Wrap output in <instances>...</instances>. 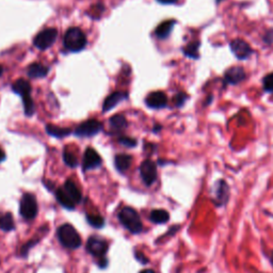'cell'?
I'll return each instance as SVG.
<instances>
[{
  "instance_id": "obj_37",
  "label": "cell",
  "mask_w": 273,
  "mask_h": 273,
  "mask_svg": "<svg viewBox=\"0 0 273 273\" xmlns=\"http://www.w3.org/2000/svg\"><path fill=\"white\" fill-rule=\"evenodd\" d=\"M215 2H216V5H217V6H219L221 3L225 2V0H215Z\"/></svg>"
},
{
  "instance_id": "obj_23",
  "label": "cell",
  "mask_w": 273,
  "mask_h": 273,
  "mask_svg": "<svg viewBox=\"0 0 273 273\" xmlns=\"http://www.w3.org/2000/svg\"><path fill=\"white\" fill-rule=\"evenodd\" d=\"M14 228H15L14 220L10 212H7V214L0 216V229L5 231H10L13 230Z\"/></svg>"
},
{
  "instance_id": "obj_16",
  "label": "cell",
  "mask_w": 273,
  "mask_h": 273,
  "mask_svg": "<svg viewBox=\"0 0 273 273\" xmlns=\"http://www.w3.org/2000/svg\"><path fill=\"white\" fill-rule=\"evenodd\" d=\"M200 49H201V41L200 40H193V41L189 42L186 46H184L183 49H181V52H183L185 57L191 60H199L201 58Z\"/></svg>"
},
{
  "instance_id": "obj_27",
  "label": "cell",
  "mask_w": 273,
  "mask_h": 273,
  "mask_svg": "<svg viewBox=\"0 0 273 273\" xmlns=\"http://www.w3.org/2000/svg\"><path fill=\"white\" fill-rule=\"evenodd\" d=\"M63 160H64V163L70 168H75L78 165V160L75 154H73L72 151H69L67 149L63 151Z\"/></svg>"
},
{
  "instance_id": "obj_25",
  "label": "cell",
  "mask_w": 273,
  "mask_h": 273,
  "mask_svg": "<svg viewBox=\"0 0 273 273\" xmlns=\"http://www.w3.org/2000/svg\"><path fill=\"white\" fill-rule=\"evenodd\" d=\"M261 87H262V91H264L265 93H268V94L273 93V72L262 77Z\"/></svg>"
},
{
  "instance_id": "obj_8",
  "label": "cell",
  "mask_w": 273,
  "mask_h": 273,
  "mask_svg": "<svg viewBox=\"0 0 273 273\" xmlns=\"http://www.w3.org/2000/svg\"><path fill=\"white\" fill-rule=\"evenodd\" d=\"M19 214L26 220H33L37 215L36 199L31 193H25L21 200Z\"/></svg>"
},
{
  "instance_id": "obj_30",
  "label": "cell",
  "mask_w": 273,
  "mask_h": 273,
  "mask_svg": "<svg viewBox=\"0 0 273 273\" xmlns=\"http://www.w3.org/2000/svg\"><path fill=\"white\" fill-rule=\"evenodd\" d=\"M120 143L123 144L127 147H133V146H136L137 145V141L133 138H129V137H121L119 139Z\"/></svg>"
},
{
  "instance_id": "obj_5",
  "label": "cell",
  "mask_w": 273,
  "mask_h": 273,
  "mask_svg": "<svg viewBox=\"0 0 273 273\" xmlns=\"http://www.w3.org/2000/svg\"><path fill=\"white\" fill-rule=\"evenodd\" d=\"M58 239L64 248L76 250L82 246V238H80L77 230L69 224L61 225L57 231Z\"/></svg>"
},
{
  "instance_id": "obj_33",
  "label": "cell",
  "mask_w": 273,
  "mask_h": 273,
  "mask_svg": "<svg viewBox=\"0 0 273 273\" xmlns=\"http://www.w3.org/2000/svg\"><path fill=\"white\" fill-rule=\"evenodd\" d=\"M157 2L161 5H174L177 4L179 0H157Z\"/></svg>"
},
{
  "instance_id": "obj_39",
  "label": "cell",
  "mask_w": 273,
  "mask_h": 273,
  "mask_svg": "<svg viewBox=\"0 0 273 273\" xmlns=\"http://www.w3.org/2000/svg\"><path fill=\"white\" fill-rule=\"evenodd\" d=\"M3 73H4V68L2 66H0V76L3 75Z\"/></svg>"
},
{
  "instance_id": "obj_20",
  "label": "cell",
  "mask_w": 273,
  "mask_h": 273,
  "mask_svg": "<svg viewBox=\"0 0 273 273\" xmlns=\"http://www.w3.org/2000/svg\"><path fill=\"white\" fill-rule=\"evenodd\" d=\"M48 67L41 63H33L28 67V76L31 78H43L48 74Z\"/></svg>"
},
{
  "instance_id": "obj_15",
  "label": "cell",
  "mask_w": 273,
  "mask_h": 273,
  "mask_svg": "<svg viewBox=\"0 0 273 273\" xmlns=\"http://www.w3.org/2000/svg\"><path fill=\"white\" fill-rule=\"evenodd\" d=\"M102 165V158L98 155L97 151L92 147H88L85 151L84 156V170H92L98 168Z\"/></svg>"
},
{
  "instance_id": "obj_12",
  "label": "cell",
  "mask_w": 273,
  "mask_h": 273,
  "mask_svg": "<svg viewBox=\"0 0 273 273\" xmlns=\"http://www.w3.org/2000/svg\"><path fill=\"white\" fill-rule=\"evenodd\" d=\"M140 174L142 177L143 183L149 187L157 180V166L149 159L144 160L140 166Z\"/></svg>"
},
{
  "instance_id": "obj_26",
  "label": "cell",
  "mask_w": 273,
  "mask_h": 273,
  "mask_svg": "<svg viewBox=\"0 0 273 273\" xmlns=\"http://www.w3.org/2000/svg\"><path fill=\"white\" fill-rule=\"evenodd\" d=\"M87 221L90 225H92L95 228H100L105 225V220L99 215H87Z\"/></svg>"
},
{
  "instance_id": "obj_14",
  "label": "cell",
  "mask_w": 273,
  "mask_h": 273,
  "mask_svg": "<svg viewBox=\"0 0 273 273\" xmlns=\"http://www.w3.org/2000/svg\"><path fill=\"white\" fill-rule=\"evenodd\" d=\"M145 104L151 109H164L168 105V96L163 91H155L146 96Z\"/></svg>"
},
{
  "instance_id": "obj_24",
  "label": "cell",
  "mask_w": 273,
  "mask_h": 273,
  "mask_svg": "<svg viewBox=\"0 0 273 273\" xmlns=\"http://www.w3.org/2000/svg\"><path fill=\"white\" fill-rule=\"evenodd\" d=\"M110 126L113 130H123L127 127V120L122 114H116L110 119Z\"/></svg>"
},
{
  "instance_id": "obj_2",
  "label": "cell",
  "mask_w": 273,
  "mask_h": 273,
  "mask_svg": "<svg viewBox=\"0 0 273 273\" xmlns=\"http://www.w3.org/2000/svg\"><path fill=\"white\" fill-rule=\"evenodd\" d=\"M230 198V188L225 179H217L210 188L211 203L217 208L227 205Z\"/></svg>"
},
{
  "instance_id": "obj_19",
  "label": "cell",
  "mask_w": 273,
  "mask_h": 273,
  "mask_svg": "<svg viewBox=\"0 0 273 273\" xmlns=\"http://www.w3.org/2000/svg\"><path fill=\"white\" fill-rule=\"evenodd\" d=\"M149 219L155 224H165L170 220V214L165 209H154L150 212Z\"/></svg>"
},
{
  "instance_id": "obj_36",
  "label": "cell",
  "mask_w": 273,
  "mask_h": 273,
  "mask_svg": "<svg viewBox=\"0 0 273 273\" xmlns=\"http://www.w3.org/2000/svg\"><path fill=\"white\" fill-rule=\"evenodd\" d=\"M140 273H155L154 270H151V269H145V270H142Z\"/></svg>"
},
{
  "instance_id": "obj_4",
  "label": "cell",
  "mask_w": 273,
  "mask_h": 273,
  "mask_svg": "<svg viewBox=\"0 0 273 273\" xmlns=\"http://www.w3.org/2000/svg\"><path fill=\"white\" fill-rule=\"evenodd\" d=\"M64 47L69 52H80L87 45V36L82 29L77 27L69 28L64 34Z\"/></svg>"
},
{
  "instance_id": "obj_7",
  "label": "cell",
  "mask_w": 273,
  "mask_h": 273,
  "mask_svg": "<svg viewBox=\"0 0 273 273\" xmlns=\"http://www.w3.org/2000/svg\"><path fill=\"white\" fill-rule=\"evenodd\" d=\"M230 53L232 54L238 61H247L252 55L255 53V50L252 48V46L246 41V40L241 37H236L231 40L228 44Z\"/></svg>"
},
{
  "instance_id": "obj_34",
  "label": "cell",
  "mask_w": 273,
  "mask_h": 273,
  "mask_svg": "<svg viewBox=\"0 0 273 273\" xmlns=\"http://www.w3.org/2000/svg\"><path fill=\"white\" fill-rule=\"evenodd\" d=\"M212 102H214V95H212V94H208V95L206 96V102L204 103V106L207 107V106H209Z\"/></svg>"
},
{
  "instance_id": "obj_18",
  "label": "cell",
  "mask_w": 273,
  "mask_h": 273,
  "mask_svg": "<svg viewBox=\"0 0 273 273\" xmlns=\"http://www.w3.org/2000/svg\"><path fill=\"white\" fill-rule=\"evenodd\" d=\"M126 94L124 92H114L112 94H110L103 104V110L105 111H109L111 109H113L118 104H120L122 100H124L126 98Z\"/></svg>"
},
{
  "instance_id": "obj_29",
  "label": "cell",
  "mask_w": 273,
  "mask_h": 273,
  "mask_svg": "<svg viewBox=\"0 0 273 273\" xmlns=\"http://www.w3.org/2000/svg\"><path fill=\"white\" fill-rule=\"evenodd\" d=\"M262 42H264L267 46H270L273 44V29L272 28L266 30L264 35H262Z\"/></svg>"
},
{
  "instance_id": "obj_32",
  "label": "cell",
  "mask_w": 273,
  "mask_h": 273,
  "mask_svg": "<svg viewBox=\"0 0 273 273\" xmlns=\"http://www.w3.org/2000/svg\"><path fill=\"white\" fill-rule=\"evenodd\" d=\"M135 256H136V258L141 262V264H147V262H148V259L145 257V255L143 254V253L142 252H138V251H136L135 252Z\"/></svg>"
},
{
  "instance_id": "obj_3",
  "label": "cell",
  "mask_w": 273,
  "mask_h": 273,
  "mask_svg": "<svg viewBox=\"0 0 273 273\" xmlns=\"http://www.w3.org/2000/svg\"><path fill=\"white\" fill-rule=\"evenodd\" d=\"M119 220L125 228H127L131 234H139L142 231L143 225L141 222L138 212L131 207H124L119 214Z\"/></svg>"
},
{
  "instance_id": "obj_13",
  "label": "cell",
  "mask_w": 273,
  "mask_h": 273,
  "mask_svg": "<svg viewBox=\"0 0 273 273\" xmlns=\"http://www.w3.org/2000/svg\"><path fill=\"white\" fill-rule=\"evenodd\" d=\"M103 125L97 120H88L86 122L80 124L76 130L75 134L78 137H92L98 134L102 130Z\"/></svg>"
},
{
  "instance_id": "obj_11",
  "label": "cell",
  "mask_w": 273,
  "mask_h": 273,
  "mask_svg": "<svg viewBox=\"0 0 273 273\" xmlns=\"http://www.w3.org/2000/svg\"><path fill=\"white\" fill-rule=\"evenodd\" d=\"M58 31L55 28H47L36 34L33 40V44L37 49L45 50L52 46L57 40Z\"/></svg>"
},
{
  "instance_id": "obj_1",
  "label": "cell",
  "mask_w": 273,
  "mask_h": 273,
  "mask_svg": "<svg viewBox=\"0 0 273 273\" xmlns=\"http://www.w3.org/2000/svg\"><path fill=\"white\" fill-rule=\"evenodd\" d=\"M58 202L66 209H74L83 199L82 192L73 180H67L61 188L56 191Z\"/></svg>"
},
{
  "instance_id": "obj_22",
  "label": "cell",
  "mask_w": 273,
  "mask_h": 273,
  "mask_svg": "<svg viewBox=\"0 0 273 273\" xmlns=\"http://www.w3.org/2000/svg\"><path fill=\"white\" fill-rule=\"evenodd\" d=\"M46 131L47 134L53 136V137H57V138H63L66 137L68 135H70L72 133V130L69 128H63V127H58L55 125H47L46 126Z\"/></svg>"
},
{
  "instance_id": "obj_31",
  "label": "cell",
  "mask_w": 273,
  "mask_h": 273,
  "mask_svg": "<svg viewBox=\"0 0 273 273\" xmlns=\"http://www.w3.org/2000/svg\"><path fill=\"white\" fill-rule=\"evenodd\" d=\"M36 242H37V240H33V241H29V242H27V244L22 248V255L24 256V257H26L27 256V253H28V251H29V249H31V247L32 246H34L35 244H36Z\"/></svg>"
},
{
  "instance_id": "obj_6",
  "label": "cell",
  "mask_w": 273,
  "mask_h": 273,
  "mask_svg": "<svg viewBox=\"0 0 273 273\" xmlns=\"http://www.w3.org/2000/svg\"><path fill=\"white\" fill-rule=\"evenodd\" d=\"M12 90L23 98L25 107V113L28 116H31L34 112V104L31 98V86L25 79H18L12 86Z\"/></svg>"
},
{
  "instance_id": "obj_10",
  "label": "cell",
  "mask_w": 273,
  "mask_h": 273,
  "mask_svg": "<svg viewBox=\"0 0 273 273\" xmlns=\"http://www.w3.org/2000/svg\"><path fill=\"white\" fill-rule=\"evenodd\" d=\"M87 251L99 260L104 259L108 251V242L100 237L91 236L87 242Z\"/></svg>"
},
{
  "instance_id": "obj_28",
  "label": "cell",
  "mask_w": 273,
  "mask_h": 273,
  "mask_svg": "<svg viewBox=\"0 0 273 273\" xmlns=\"http://www.w3.org/2000/svg\"><path fill=\"white\" fill-rule=\"evenodd\" d=\"M188 98L189 96L186 92H178L173 97V104L176 108H181L187 103Z\"/></svg>"
},
{
  "instance_id": "obj_35",
  "label": "cell",
  "mask_w": 273,
  "mask_h": 273,
  "mask_svg": "<svg viewBox=\"0 0 273 273\" xmlns=\"http://www.w3.org/2000/svg\"><path fill=\"white\" fill-rule=\"evenodd\" d=\"M5 159H6V154L4 153L2 149H0V163H3Z\"/></svg>"
},
{
  "instance_id": "obj_21",
  "label": "cell",
  "mask_w": 273,
  "mask_h": 273,
  "mask_svg": "<svg viewBox=\"0 0 273 273\" xmlns=\"http://www.w3.org/2000/svg\"><path fill=\"white\" fill-rule=\"evenodd\" d=\"M115 168L121 173H124L125 171H127L131 165V156L125 155V154H121L115 157L114 160Z\"/></svg>"
},
{
  "instance_id": "obj_17",
  "label": "cell",
  "mask_w": 273,
  "mask_h": 273,
  "mask_svg": "<svg viewBox=\"0 0 273 273\" xmlns=\"http://www.w3.org/2000/svg\"><path fill=\"white\" fill-rule=\"evenodd\" d=\"M175 25H176V21H174V19H169V21L163 22L155 30L156 36L160 40L168 38Z\"/></svg>"
},
{
  "instance_id": "obj_38",
  "label": "cell",
  "mask_w": 273,
  "mask_h": 273,
  "mask_svg": "<svg viewBox=\"0 0 273 273\" xmlns=\"http://www.w3.org/2000/svg\"><path fill=\"white\" fill-rule=\"evenodd\" d=\"M270 260H271V262H272V264H273V250L271 251V253H270Z\"/></svg>"
},
{
  "instance_id": "obj_9",
  "label": "cell",
  "mask_w": 273,
  "mask_h": 273,
  "mask_svg": "<svg viewBox=\"0 0 273 273\" xmlns=\"http://www.w3.org/2000/svg\"><path fill=\"white\" fill-rule=\"evenodd\" d=\"M247 79L246 69L241 65H234L228 67L223 75L224 86H238Z\"/></svg>"
}]
</instances>
